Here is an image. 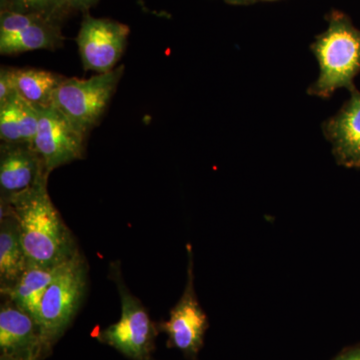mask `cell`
<instances>
[{
  "instance_id": "cell-6",
  "label": "cell",
  "mask_w": 360,
  "mask_h": 360,
  "mask_svg": "<svg viewBox=\"0 0 360 360\" xmlns=\"http://www.w3.org/2000/svg\"><path fill=\"white\" fill-rule=\"evenodd\" d=\"M187 255L186 290L179 302L170 310L169 319L161 322L158 329L167 333L168 347L176 348L189 360H198V354L205 345L208 319L194 290L193 255L191 245H187Z\"/></svg>"
},
{
  "instance_id": "cell-4",
  "label": "cell",
  "mask_w": 360,
  "mask_h": 360,
  "mask_svg": "<svg viewBox=\"0 0 360 360\" xmlns=\"http://www.w3.org/2000/svg\"><path fill=\"white\" fill-rule=\"evenodd\" d=\"M123 72L124 66L120 65L110 72L98 73L89 79L65 77L54 92L52 105L86 136L105 112Z\"/></svg>"
},
{
  "instance_id": "cell-8",
  "label": "cell",
  "mask_w": 360,
  "mask_h": 360,
  "mask_svg": "<svg viewBox=\"0 0 360 360\" xmlns=\"http://www.w3.org/2000/svg\"><path fill=\"white\" fill-rule=\"evenodd\" d=\"M39 118L35 148L44 161L47 172L84 156L85 135L54 105L39 108Z\"/></svg>"
},
{
  "instance_id": "cell-19",
  "label": "cell",
  "mask_w": 360,
  "mask_h": 360,
  "mask_svg": "<svg viewBox=\"0 0 360 360\" xmlns=\"http://www.w3.org/2000/svg\"><path fill=\"white\" fill-rule=\"evenodd\" d=\"M97 1L98 0H59V11L63 18L75 11L89 13V9L96 6Z\"/></svg>"
},
{
  "instance_id": "cell-14",
  "label": "cell",
  "mask_w": 360,
  "mask_h": 360,
  "mask_svg": "<svg viewBox=\"0 0 360 360\" xmlns=\"http://www.w3.org/2000/svg\"><path fill=\"white\" fill-rule=\"evenodd\" d=\"M58 269L59 266L44 267L28 264L15 285L2 296L32 315L37 322L42 298Z\"/></svg>"
},
{
  "instance_id": "cell-16",
  "label": "cell",
  "mask_w": 360,
  "mask_h": 360,
  "mask_svg": "<svg viewBox=\"0 0 360 360\" xmlns=\"http://www.w3.org/2000/svg\"><path fill=\"white\" fill-rule=\"evenodd\" d=\"M0 13L39 14L63 21L59 0H0Z\"/></svg>"
},
{
  "instance_id": "cell-21",
  "label": "cell",
  "mask_w": 360,
  "mask_h": 360,
  "mask_svg": "<svg viewBox=\"0 0 360 360\" xmlns=\"http://www.w3.org/2000/svg\"><path fill=\"white\" fill-rule=\"evenodd\" d=\"M229 2H234V4H238V2L243 1V0H226Z\"/></svg>"
},
{
  "instance_id": "cell-20",
  "label": "cell",
  "mask_w": 360,
  "mask_h": 360,
  "mask_svg": "<svg viewBox=\"0 0 360 360\" xmlns=\"http://www.w3.org/2000/svg\"><path fill=\"white\" fill-rule=\"evenodd\" d=\"M333 360H360V343L343 350Z\"/></svg>"
},
{
  "instance_id": "cell-17",
  "label": "cell",
  "mask_w": 360,
  "mask_h": 360,
  "mask_svg": "<svg viewBox=\"0 0 360 360\" xmlns=\"http://www.w3.org/2000/svg\"><path fill=\"white\" fill-rule=\"evenodd\" d=\"M16 94L6 103L0 104V139L2 142H21L18 130Z\"/></svg>"
},
{
  "instance_id": "cell-10",
  "label": "cell",
  "mask_w": 360,
  "mask_h": 360,
  "mask_svg": "<svg viewBox=\"0 0 360 360\" xmlns=\"http://www.w3.org/2000/svg\"><path fill=\"white\" fill-rule=\"evenodd\" d=\"M44 161L32 142L0 143V200L23 193L49 179Z\"/></svg>"
},
{
  "instance_id": "cell-22",
  "label": "cell",
  "mask_w": 360,
  "mask_h": 360,
  "mask_svg": "<svg viewBox=\"0 0 360 360\" xmlns=\"http://www.w3.org/2000/svg\"><path fill=\"white\" fill-rule=\"evenodd\" d=\"M0 360H18V359H7V357L0 356Z\"/></svg>"
},
{
  "instance_id": "cell-3",
  "label": "cell",
  "mask_w": 360,
  "mask_h": 360,
  "mask_svg": "<svg viewBox=\"0 0 360 360\" xmlns=\"http://www.w3.org/2000/svg\"><path fill=\"white\" fill-rule=\"evenodd\" d=\"M87 284V265L79 250L59 266L42 298L39 323L47 352L65 335L75 319Z\"/></svg>"
},
{
  "instance_id": "cell-2",
  "label": "cell",
  "mask_w": 360,
  "mask_h": 360,
  "mask_svg": "<svg viewBox=\"0 0 360 360\" xmlns=\"http://www.w3.org/2000/svg\"><path fill=\"white\" fill-rule=\"evenodd\" d=\"M321 66L319 79L310 87L312 96L329 97L336 89L354 90L360 70V32L341 14L331 18L328 30L312 45Z\"/></svg>"
},
{
  "instance_id": "cell-7",
  "label": "cell",
  "mask_w": 360,
  "mask_h": 360,
  "mask_svg": "<svg viewBox=\"0 0 360 360\" xmlns=\"http://www.w3.org/2000/svg\"><path fill=\"white\" fill-rule=\"evenodd\" d=\"M130 30L120 21L96 18L85 13L77 37L84 70L108 73L122 58Z\"/></svg>"
},
{
  "instance_id": "cell-18",
  "label": "cell",
  "mask_w": 360,
  "mask_h": 360,
  "mask_svg": "<svg viewBox=\"0 0 360 360\" xmlns=\"http://www.w3.org/2000/svg\"><path fill=\"white\" fill-rule=\"evenodd\" d=\"M16 94L13 68L2 66L0 70V104L6 103Z\"/></svg>"
},
{
  "instance_id": "cell-15",
  "label": "cell",
  "mask_w": 360,
  "mask_h": 360,
  "mask_svg": "<svg viewBox=\"0 0 360 360\" xmlns=\"http://www.w3.org/2000/svg\"><path fill=\"white\" fill-rule=\"evenodd\" d=\"M16 94L37 108L52 104L54 92L65 79L63 75L39 68H13Z\"/></svg>"
},
{
  "instance_id": "cell-5",
  "label": "cell",
  "mask_w": 360,
  "mask_h": 360,
  "mask_svg": "<svg viewBox=\"0 0 360 360\" xmlns=\"http://www.w3.org/2000/svg\"><path fill=\"white\" fill-rule=\"evenodd\" d=\"M111 276L117 285L122 300L120 321L111 324L96 338L131 360H155V338L158 330L141 302L132 295L123 283L120 265H111Z\"/></svg>"
},
{
  "instance_id": "cell-12",
  "label": "cell",
  "mask_w": 360,
  "mask_h": 360,
  "mask_svg": "<svg viewBox=\"0 0 360 360\" xmlns=\"http://www.w3.org/2000/svg\"><path fill=\"white\" fill-rule=\"evenodd\" d=\"M28 265L20 229L13 213L0 205V291L6 295L15 285Z\"/></svg>"
},
{
  "instance_id": "cell-1",
  "label": "cell",
  "mask_w": 360,
  "mask_h": 360,
  "mask_svg": "<svg viewBox=\"0 0 360 360\" xmlns=\"http://www.w3.org/2000/svg\"><path fill=\"white\" fill-rule=\"evenodd\" d=\"M47 180L32 188L0 200L18 221L21 243L28 264L58 267L70 259L78 248L72 234L51 200Z\"/></svg>"
},
{
  "instance_id": "cell-13",
  "label": "cell",
  "mask_w": 360,
  "mask_h": 360,
  "mask_svg": "<svg viewBox=\"0 0 360 360\" xmlns=\"http://www.w3.org/2000/svg\"><path fill=\"white\" fill-rule=\"evenodd\" d=\"M65 39L60 20L49 16L35 15L20 32L0 37V53L14 56L40 49L54 51L63 46Z\"/></svg>"
},
{
  "instance_id": "cell-11",
  "label": "cell",
  "mask_w": 360,
  "mask_h": 360,
  "mask_svg": "<svg viewBox=\"0 0 360 360\" xmlns=\"http://www.w3.org/2000/svg\"><path fill=\"white\" fill-rule=\"evenodd\" d=\"M324 132L336 161L342 167H360V94L354 89L352 98L338 115L326 122Z\"/></svg>"
},
{
  "instance_id": "cell-9",
  "label": "cell",
  "mask_w": 360,
  "mask_h": 360,
  "mask_svg": "<svg viewBox=\"0 0 360 360\" xmlns=\"http://www.w3.org/2000/svg\"><path fill=\"white\" fill-rule=\"evenodd\" d=\"M49 354L37 321L6 298L0 307V356L44 360Z\"/></svg>"
}]
</instances>
